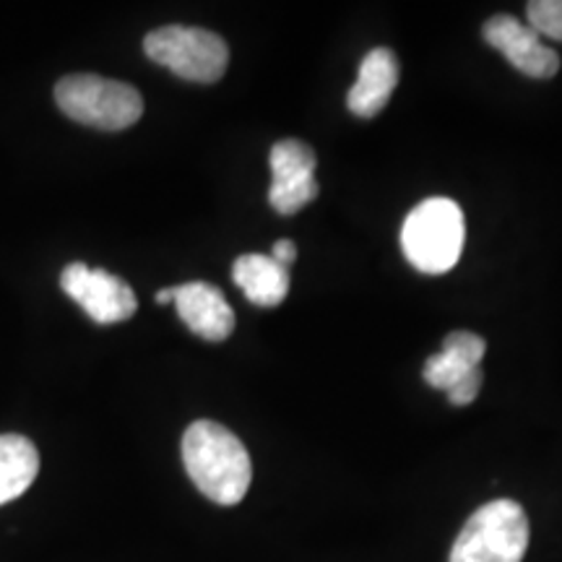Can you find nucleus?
I'll return each instance as SVG.
<instances>
[{
  "instance_id": "obj_12",
  "label": "nucleus",
  "mask_w": 562,
  "mask_h": 562,
  "mask_svg": "<svg viewBox=\"0 0 562 562\" xmlns=\"http://www.w3.org/2000/svg\"><path fill=\"white\" fill-rule=\"evenodd\" d=\"M232 279L240 286L252 305L277 307L290 294V269L273 261L271 256H240L232 266Z\"/></svg>"
},
{
  "instance_id": "obj_4",
  "label": "nucleus",
  "mask_w": 562,
  "mask_h": 562,
  "mask_svg": "<svg viewBox=\"0 0 562 562\" xmlns=\"http://www.w3.org/2000/svg\"><path fill=\"white\" fill-rule=\"evenodd\" d=\"M529 550V518L516 501H492L463 524L448 562H521Z\"/></svg>"
},
{
  "instance_id": "obj_15",
  "label": "nucleus",
  "mask_w": 562,
  "mask_h": 562,
  "mask_svg": "<svg viewBox=\"0 0 562 562\" xmlns=\"http://www.w3.org/2000/svg\"><path fill=\"white\" fill-rule=\"evenodd\" d=\"M271 258L284 266V269H290V263L297 261V245L292 240H277L271 248Z\"/></svg>"
},
{
  "instance_id": "obj_5",
  "label": "nucleus",
  "mask_w": 562,
  "mask_h": 562,
  "mask_svg": "<svg viewBox=\"0 0 562 562\" xmlns=\"http://www.w3.org/2000/svg\"><path fill=\"white\" fill-rule=\"evenodd\" d=\"M144 50L154 63L195 83L220 81L227 70L229 50L220 34L199 26H161L146 34Z\"/></svg>"
},
{
  "instance_id": "obj_9",
  "label": "nucleus",
  "mask_w": 562,
  "mask_h": 562,
  "mask_svg": "<svg viewBox=\"0 0 562 562\" xmlns=\"http://www.w3.org/2000/svg\"><path fill=\"white\" fill-rule=\"evenodd\" d=\"M482 34L497 53H503L513 66L531 79H552L560 70V55L529 24H521L516 16H508V13L492 16L484 24Z\"/></svg>"
},
{
  "instance_id": "obj_3",
  "label": "nucleus",
  "mask_w": 562,
  "mask_h": 562,
  "mask_svg": "<svg viewBox=\"0 0 562 562\" xmlns=\"http://www.w3.org/2000/svg\"><path fill=\"white\" fill-rule=\"evenodd\" d=\"M55 102L70 121L97 131H125L138 123L144 100L131 83L94 74L66 76L55 87Z\"/></svg>"
},
{
  "instance_id": "obj_6",
  "label": "nucleus",
  "mask_w": 562,
  "mask_h": 562,
  "mask_svg": "<svg viewBox=\"0 0 562 562\" xmlns=\"http://www.w3.org/2000/svg\"><path fill=\"white\" fill-rule=\"evenodd\" d=\"M487 344L472 331H453L442 341V349L425 362V381L432 389L446 391L451 404L467 406L480 396L482 360Z\"/></svg>"
},
{
  "instance_id": "obj_16",
  "label": "nucleus",
  "mask_w": 562,
  "mask_h": 562,
  "mask_svg": "<svg viewBox=\"0 0 562 562\" xmlns=\"http://www.w3.org/2000/svg\"><path fill=\"white\" fill-rule=\"evenodd\" d=\"M175 300V286H167V290H159L157 292V302L159 305H167V302Z\"/></svg>"
},
{
  "instance_id": "obj_7",
  "label": "nucleus",
  "mask_w": 562,
  "mask_h": 562,
  "mask_svg": "<svg viewBox=\"0 0 562 562\" xmlns=\"http://www.w3.org/2000/svg\"><path fill=\"white\" fill-rule=\"evenodd\" d=\"M60 286L100 326L128 321L138 307L136 292L121 277L102 269H89L87 263L66 266V271L60 273Z\"/></svg>"
},
{
  "instance_id": "obj_2",
  "label": "nucleus",
  "mask_w": 562,
  "mask_h": 562,
  "mask_svg": "<svg viewBox=\"0 0 562 562\" xmlns=\"http://www.w3.org/2000/svg\"><path fill=\"white\" fill-rule=\"evenodd\" d=\"M463 240H467V222L456 201L435 199L422 201L409 211L402 227V250L414 269L422 273L451 271L459 263Z\"/></svg>"
},
{
  "instance_id": "obj_1",
  "label": "nucleus",
  "mask_w": 562,
  "mask_h": 562,
  "mask_svg": "<svg viewBox=\"0 0 562 562\" xmlns=\"http://www.w3.org/2000/svg\"><path fill=\"white\" fill-rule=\"evenodd\" d=\"M182 463L195 487L216 505H237L248 495L252 463L243 440L220 422L199 419L182 435Z\"/></svg>"
},
{
  "instance_id": "obj_13",
  "label": "nucleus",
  "mask_w": 562,
  "mask_h": 562,
  "mask_svg": "<svg viewBox=\"0 0 562 562\" xmlns=\"http://www.w3.org/2000/svg\"><path fill=\"white\" fill-rule=\"evenodd\" d=\"M40 472L37 448L24 435H0V505L16 501Z\"/></svg>"
},
{
  "instance_id": "obj_11",
  "label": "nucleus",
  "mask_w": 562,
  "mask_h": 562,
  "mask_svg": "<svg viewBox=\"0 0 562 562\" xmlns=\"http://www.w3.org/2000/svg\"><path fill=\"white\" fill-rule=\"evenodd\" d=\"M398 76H402V66H398L396 53L389 50V47H375V50L364 55L360 70H357L355 87L347 94V108L351 115H381L393 89L398 87Z\"/></svg>"
},
{
  "instance_id": "obj_10",
  "label": "nucleus",
  "mask_w": 562,
  "mask_h": 562,
  "mask_svg": "<svg viewBox=\"0 0 562 562\" xmlns=\"http://www.w3.org/2000/svg\"><path fill=\"white\" fill-rule=\"evenodd\" d=\"M178 315L195 336L206 341H224L235 331V313L220 286L209 281H188L175 286Z\"/></svg>"
},
{
  "instance_id": "obj_8",
  "label": "nucleus",
  "mask_w": 562,
  "mask_h": 562,
  "mask_svg": "<svg viewBox=\"0 0 562 562\" xmlns=\"http://www.w3.org/2000/svg\"><path fill=\"white\" fill-rule=\"evenodd\" d=\"M315 151L297 138H284L271 149L269 203L277 214L292 216L318 199Z\"/></svg>"
},
{
  "instance_id": "obj_14",
  "label": "nucleus",
  "mask_w": 562,
  "mask_h": 562,
  "mask_svg": "<svg viewBox=\"0 0 562 562\" xmlns=\"http://www.w3.org/2000/svg\"><path fill=\"white\" fill-rule=\"evenodd\" d=\"M526 19L542 40L562 42V0H533L526 5Z\"/></svg>"
}]
</instances>
